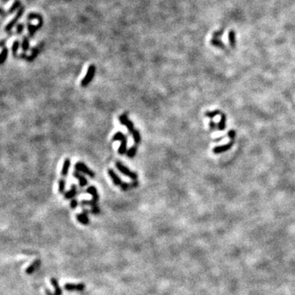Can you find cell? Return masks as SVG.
I'll return each instance as SVG.
<instances>
[{
  "label": "cell",
  "mask_w": 295,
  "mask_h": 295,
  "mask_svg": "<svg viewBox=\"0 0 295 295\" xmlns=\"http://www.w3.org/2000/svg\"><path fill=\"white\" fill-rule=\"evenodd\" d=\"M115 165H116V167H117V169L120 172L122 173L123 175L128 176L129 178H131V180H136L137 179H138V175H137L135 172H134V171L130 170L128 167H126L125 166H124V165H123L121 162H116Z\"/></svg>",
  "instance_id": "1"
},
{
  "label": "cell",
  "mask_w": 295,
  "mask_h": 295,
  "mask_svg": "<svg viewBox=\"0 0 295 295\" xmlns=\"http://www.w3.org/2000/svg\"><path fill=\"white\" fill-rule=\"evenodd\" d=\"M95 71H96V67L94 65H90L88 68L86 75L85 76L83 80L81 81V86L82 87H87L89 85V84L93 81V79L95 75Z\"/></svg>",
  "instance_id": "2"
},
{
  "label": "cell",
  "mask_w": 295,
  "mask_h": 295,
  "mask_svg": "<svg viewBox=\"0 0 295 295\" xmlns=\"http://www.w3.org/2000/svg\"><path fill=\"white\" fill-rule=\"evenodd\" d=\"M75 168H76V171H80V172L84 173V174H85V175H87L90 178L95 177V173H94L91 169H89V167H87L86 165L85 164L84 162H77L76 163V165H75Z\"/></svg>",
  "instance_id": "3"
},
{
  "label": "cell",
  "mask_w": 295,
  "mask_h": 295,
  "mask_svg": "<svg viewBox=\"0 0 295 295\" xmlns=\"http://www.w3.org/2000/svg\"><path fill=\"white\" fill-rule=\"evenodd\" d=\"M119 121H120V122L121 123V125H124V126H125V127L127 128L129 133L130 134L133 133V131H135V128H134V124L132 121H131L129 120L128 117H127L126 114H123V115L120 116Z\"/></svg>",
  "instance_id": "4"
},
{
  "label": "cell",
  "mask_w": 295,
  "mask_h": 295,
  "mask_svg": "<svg viewBox=\"0 0 295 295\" xmlns=\"http://www.w3.org/2000/svg\"><path fill=\"white\" fill-rule=\"evenodd\" d=\"M233 144H234V140L229 142L228 144H225V145L215 147L214 149H213V150H212V152H213V153L215 154L222 153H225V152L228 151L229 149H231L233 146Z\"/></svg>",
  "instance_id": "5"
},
{
  "label": "cell",
  "mask_w": 295,
  "mask_h": 295,
  "mask_svg": "<svg viewBox=\"0 0 295 295\" xmlns=\"http://www.w3.org/2000/svg\"><path fill=\"white\" fill-rule=\"evenodd\" d=\"M107 173H108L110 178L112 179L113 184H114L116 186H120L121 187V185L123 184V182L121 181V178L118 176L117 174L114 171L112 170V169H108V170H107Z\"/></svg>",
  "instance_id": "6"
},
{
  "label": "cell",
  "mask_w": 295,
  "mask_h": 295,
  "mask_svg": "<svg viewBox=\"0 0 295 295\" xmlns=\"http://www.w3.org/2000/svg\"><path fill=\"white\" fill-rule=\"evenodd\" d=\"M66 290L68 291H83L85 289V285L83 283L78 284V285H74V284H66L64 285Z\"/></svg>",
  "instance_id": "7"
},
{
  "label": "cell",
  "mask_w": 295,
  "mask_h": 295,
  "mask_svg": "<svg viewBox=\"0 0 295 295\" xmlns=\"http://www.w3.org/2000/svg\"><path fill=\"white\" fill-rule=\"evenodd\" d=\"M88 213L89 212L87 211L86 209H83V212L81 214H77L76 215V219L78 221H80L82 225H89V219L88 217Z\"/></svg>",
  "instance_id": "8"
},
{
  "label": "cell",
  "mask_w": 295,
  "mask_h": 295,
  "mask_svg": "<svg viewBox=\"0 0 295 295\" xmlns=\"http://www.w3.org/2000/svg\"><path fill=\"white\" fill-rule=\"evenodd\" d=\"M51 284H52V285L54 287V289H55V293L52 294V293L50 292L49 290H46V293H47V294L48 295H62V290H61V288H60V286H59V285H58V280L57 279H55V278H52L51 279Z\"/></svg>",
  "instance_id": "9"
},
{
  "label": "cell",
  "mask_w": 295,
  "mask_h": 295,
  "mask_svg": "<svg viewBox=\"0 0 295 295\" xmlns=\"http://www.w3.org/2000/svg\"><path fill=\"white\" fill-rule=\"evenodd\" d=\"M73 175L74 177L79 180V184H80L81 187H85V186H86L88 185V180H86V178L83 175H81L80 171H75L73 172Z\"/></svg>",
  "instance_id": "10"
},
{
  "label": "cell",
  "mask_w": 295,
  "mask_h": 295,
  "mask_svg": "<svg viewBox=\"0 0 295 295\" xmlns=\"http://www.w3.org/2000/svg\"><path fill=\"white\" fill-rule=\"evenodd\" d=\"M77 194V187L75 185H72L71 186V189L64 193V198L66 199H73L74 197Z\"/></svg>",
  "instance_id": "11"
},
{
  "label": "cell",
  "mask_w": 295,
  "mask_h": 295,
  "mask_svg": "<svg viewBox=\"0 0 295 295\" xmlns=\"http://www.w3.org/2000/svg\"><path fill=\"white\" fill-rule=\"evenodd\" d=\"M228 39H229V44H230V47L232 49H235L237 44L236 41V33L234 30H230L228 34Z\"/></svg>",
  "instance_id": "12"
},
{
  "label": "cell",
  "mask_w": 295,
  "mask_h": 295,
  "mask_svg": "<svg viewBox=\"0 0 295 295\" xmlns=\"http://www.w3.org/2000/svg\"><path fill=\"white\" fill-rule=\"evenodd\" d=\"M40 264H41L40 260H35V261H34V262H32L31 265V266H30L26 270V274L31 275L32 274V273H34V272H35L38 268H39V266H40Z\"/></svg>",
  "instance_id": "13"
},
{
  "label": "cell",
  "mask_w": 295,
  "mask_h": 295,
  "mask_svg": "<svg viewBox=\"0 0 295 295\" xmlns=\"http://www.w3.org/2000/svg\"><path fill=\"white\" fill-rule=\"evenodd\" d=\"M22 13H23V8H21V9L18 11V13H17V14L16 15V16L14 17V19H13V21H11L10 23L8 24V26H6V31H10V30L13 28V26L16 23V21H18V19L21 16Z\"/></svg>",
  "instance_id": "14"
},
{
  "label": "cell",
  "mask_w": 295,
  "mask_h": 295,
  "mask_svg": "<svg viewBox=\"0 0 295 295\" xmlns=\"http://www.w3.org/2000/svg\"><path fill=\"white\" fill-rule=\"evenodd\" d=\"M71 166V160L70 158H66L63 162V168H62V171H61V175L62 176H67L69 171V168Z\"/></svg>",
  "instance_id": "15"
},
{
  "label": "cell",
  "mask_w": 295,
  "mask_h": 295,
  "mask_svg": "<svg viewBox=\"0 0 295 295\" xmlns=\"http://www.w3.org/2000/svg\"><path fill=\"white\" fill-rule=\"evenodd\" d=\"M86 193H89L90 195H92L93 199H94V201H96V202L99 201V193H98V190H97L96 187H94V186H89V188L86 189Z\"/></svg>",
  "instance_id": "16"
},
{
  "label": "cell",
  "mask_w": 295,
  "mask_h": 295,
  "mask_svg": "<svg viewBox=\"0 0 295 295\" xmlns=\"http://www.w3.org/2000/svg\"><path fill=\"white\" fill-rule=\"evenodd\" d=\"M125 153H127V135L121 141V144L118 149V153L121 154V155H123Z\"/></svg>",
  "instance_id": "17"
},
{
  "label": "cell",
  "mask_w": 295,
  "mask_h": 295,
  "mask_svg": "<svg viewBox=\"0 0 295 295\" xmlns=\"http://www.w3.org/2000/svg\"><path fill=\"white\" fill-rule=\"evenodd\" d=\"M210 43H211V45H213L214 47L219 48V49H226V47H225V44L221 41V40H220V39H213V38H212Z\"/></svg>",
  "instance_id": "18"
},
{
  "label": "cell",
  "mask_w": 295,
  "mask_h": 295,
  "mask_svg": "<svg viewBox=\"0 0 295 295\" xmlns=\"http://www.w3.org/2000/svg\"><path fill=\"white\" fill-rule=\"evenodd\" d=\"M225 122H226V116L224 113L221 114V121L217 124V127L220 131H223L225 129Z\"/></svg>",
  "instance_id": "19"
},
{
  "label": "cell",
  "mask_w": 295,
  "mask_h": 295,
  "mask_svg": "<svg viewBox=\"0 0 295 295\" xmlns=\"http://www.w3.org/2000/svg\"><path fill=\"white\" fill-rule=\"evenodd\" d=\"M126 137V135H124V134L122 133V132H120V131H118V132H117V133L113 135V137H112V142H114V141H122L123 139Z\"/></svg>",
  "instance_id": "20"
},
{
  "label": "cell",
  "mask_w": 295,
  "mask_h": 295,
  "mask_svg": "<svg viewBox=\"0 0 295 295\" xmlns=\"http://www.w3.org/2000/svg\"><path fill=\"white\" fill-rule=\"evenodd\" d=\"M132 135H133L134 141H135V145L139 144L140 141H141V136H140V134H139L138 130H135L133 131V133H132Z\"/></svg>",
  "instance_id": "21"
},
{
  "label": "cell",
  "mask_w": 295,
  "mask_h": 295,
  "mask_svg": "<svg viewBox=\"0 0 295 295\" xmlns=\"http://www.w3.org/2000/svg\"><path fill=\"white\" fill-rule=\"evenodd\" d=\"M8 49L7 48H3V50H2V52H1V55H0V63L1 64H3L4 62L6 61L7 58H8Z\"/></svg>",
  "instance_id": "22"
},
{
  "label": "cell",
  "mask_w": 295,
  "mask_h": 295,
  "mask_svg": "<svg viewBox=\"0 0 295 295\" xmlns=\"http://www.w3.org/2000/svg\"><path fill=\"white\" fill-rule=\"evenodd\" d=\"M66 188V181L65 180L62 178L58 180V192L60 193H64Z\"/></svg>",
  "instance_id": "23"
},
{
  "label": "cell",
  "mask_w": 295,
  "mask_h": 295,
  "mask_svg": "<svg viewBox=\"0 0 295 295\" xmlns=\"http://www.w3.org/2000/svg\"><path fill=\"white\" fill-rule=\"evenodd\" d=\"M136 153H137V146H136V145H134V146H132L131 148H130V149L127 150L126 154H127V156H128L130 158H133V157L136 155Z\"/></svg>",
  "instance_id": "24"
},
{
  "label": "cell",
  "mask_w": 295,
  "mask_h": 295,
  "mask_svg": "<svg viewBox=\"0 0 295 295\" xmlns=\"http://www.w3.org/2000/svg\"><path fill=\"white\" fill-rule=\"evenodd\" d=\"M97 203H98V202L94 201V199H92V200H83V201H81V206L88 205V206H90L91 207H93L96 206Z\"/></svg>",
  "instance_id": "25"
},
{
  "label": "cell",
  "mask_w": 295,
  "mask_h": 295,
  "mask_svg": "<svg viewBox=\"0 0 295 295\" xmlns=\"http://www.w3.org/2000/svg\"><path fill=\"white\" fill-rule=\"evenodd\" d=\"M221 113L222 112H221L220 110H216V111H213V112H209V111H207V112L205 113V116L207 117L213 118L214 117H216V116L221 115Z\"/></svg>",
  "instance_id": "26"
},
{
  "label": "cell",
  "mask_w": 295,
  "mask_h": 295,
  "mask_svg": "<svg viewBox=\"0 0 295 295\" xmlns=\"http://www.w3.org/2000/svg\"><path fill=\"white\" fill-rule=\"evenodd\" d=\"M28 29H29V32H30V35L31 36H33L34 35V32L36 31L37 30L39 29V28H40L41 27V25H38V26H32V25H31V24H29L28 25Z\"/></svg>",
  "instance_id": "27"
},
{
  "label": "cell",
  "mask_w": 295,
  "mask_h": 295,
  "mask_svg": "<svg viewBox=\"0 0 295 295\" xmlns=\"http://www.w3.org/2000/svg\"><path fill=\"white\" fill-rule=\"evenodd\" d=\"M29 39L27 37H25L22 40V45H21V49L23 50L24 52H26L27 50L29 49Z\"/></svg>",
  "instance_id": "28"
},
{
  "label": "cell",
  "mask_w": 295,
  "mask_h": 295,
  "mask_svg": "<svg viewBox=\"0 0 295 295\" xmlns=\"http://www.w3.org/2000/svg\"><path fill=\"white\" fill-rule=\"evenodd\" d=\"M20 5H21V2L18 1V0H16V1H15V3H14V4H13V5L11 7L10 9H9L8 13H10V14L11 13H13L14 11L16 10V9L20 7Z\"/></svg>",
  "instance_id": "29"
},
{
  "label": "cell",
  "mask_w": 295,
  "mask_h": 295,
  "mask_svg": "<svg viewBox=\"0 0 295 295\" xmlns=\"http://www.w3.org/2000/svg\"><path fill=\"white\" fill-rule=\"evenodd\" d=\"M19 46H20V44H19V41L16 40L13 44V47H12V51H13V54L14 56H16V52H17V50L19 49Z\"/></svg>",
  "instance_id": "30"
},
{
  "label": "cell",
  "mask_w": 295,
  "mask_h": 295,
  "mask_svg": "<svg viewBox=\"0 0 295 295\" xmlns=\"http://www.w3.org/2000/svg\"><path fill=\"white\" fill-rule=\"evenodd\" d=\"M224 31H225V29H223V28L220 29L219 31H215L214 33L212 34V38H213V39H218V38H220V37L223 35V34H224Z\"/></svg>",
  "instance_id": "31"
},
{
  "label": "cell",
  "mask_w": 295,
  "mask_h": 295,
  "mask_svg": "<svg viewBox=\"0 0 295 295\" xmlns=\"http://www.w3.org/2000/svg\"><path fill=\"white\" fill-rule=\"evenodd\" d=\"M79 203H78V201H77V199H72V200L71 201V203H70V207H71V208L72 209L76 208V207H77Z\"/></svg>",
  "instance_id": "32"
},
{
  "label": "cell",
  "mask_w": 295,
  "mask_h": 295,
  "mask_svg": "<svg viewBox=\"0 0 295 295\" xmlns=\"http://www.w3.org/2000/svg\"><path fill=\"white\" fill-rule=\"evenodd\" d=\"M99 212H100V208H99V207L98 206V205H96V206H94L92 207L91 213H94V214H99Z\"/></svg>",
  "instance_id": "33"
},
{
  "label": "cell",
  "mask_w": 295,
  "mask_h": 295,
  "mask_svg": "<svg viewBox=\"0 0 295 295\" xmlns=\"http://www.w3.org/2000/svg\"><path fill=\"white\" fill-rule=\"evenodd\" d=\"M228 136H229L232 140H234V139H235V137H236V132H235L234 130H231V131H230L229 132H228Z\"/></svg>",
  "instance_id": "34"
},
{
  "label": "cell",
  "mask_w": 295,
  "mask_h": 295,
  "mask_svg": "<svg viewBox=\"0 0 295 295\" xmlns=\"http://www.w3.org/2000/svg\"><path fill=\"white\" fill-rule=\"evenodd\" d=\"M217 124H216L213 121H211L210 123H209V126H210V128L212 129V130H214V129L217 128Z\"/></svg>",
  "instance_id": "35"
},
{
  "label": "cell",
  "mask_w": 295,
  "mask_h": 295,
  "mask_svg": "<svg viewBox=\"0 0 295 295\" xmlns=\"http://www.w3.org/2000/svg\"><path fill=\"white\" fill-rule=\"evenodd\" d=\"M24 26L22 24H20L18 26H17V34H21L22 31H23Z\"/></svg>",
  "instance_id": "36"
},
{
  "label": "cell",
  "mask_w": 295,
  "mask_h": 295,
  "mask_svg": "<svg viewBox=\"0 0 295 295\" xmlns=\"http://www.w3.org/2000/svg\"><path fill=\"white\" fill-rule=\"evenodd\" d=\"M37 53H38V51H37V50L35 49V52H34V55H37ZM32 57H33V58H34V56H33V54H32L31 57H30L29 58H31V59H32Z\"/></svg>",
  "instance_id": "37"
}]
</instances>
